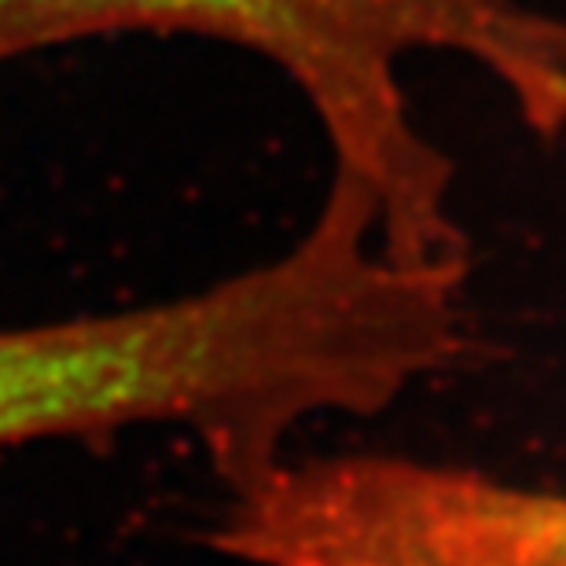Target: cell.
<instances>
[{
    "mask_svg": "<svg viewBox=\"0 0 566 566\" xmlns=\"http://www.w3.org/2000/svg\"><path fill=\"white\" fill-rule=\"evenodd\" d=\"M243 566H566V490L398 452H291L229 490Z\"/></svg>",
    "mask_w": 566,
    "mask_h": 566,
    "instance_id": "obj_3",
    "label": "cell"
},
{
    "mask_svg": "<svg viewBox=\"0 0 566 566\" xmlns=\"http://www.w3.org/2000/svg\"><path fill=\"white\" fill-rule=\"evenodd\" d=\"M111 33H191L258 55L298 88L332 180L376 210L412 265L471 273L457 166L409 96L416 60H457L501 88L526 129L566 133V19L523 0H0V66Z\"/></svg>",
    "mask_w": 566,
    "mask_h": 566,
    "instance_id": "obj_2",
    "label": "cell"
},
{
    "mask_svg": "<svg viewBox=\"0 0 566 566\" xmlns=\"http://www.w3.org/2000/svg\"><path fill=\"white\" fill-rule=\"evenodd\" d=\"M471 349L468 294L324 196L276 258L180 298L0 327V449L185 427L224 490L321 420L376 416Z\"/></svg>",
    "mask_w": 566,
    "mask_h": 566,
    "instance_id": "obj_1",
    "label": "cell"
}]
</instances>
